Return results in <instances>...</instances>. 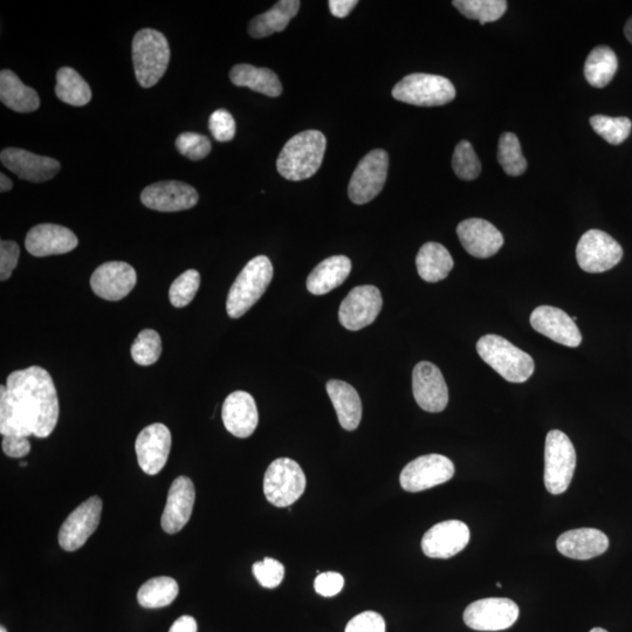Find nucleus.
<instances>
[{"instance_id": "obj_38", "label": "nucleus", "mask_w": 632, "mask_h": 632, "mask_svg": "<svg viewBox=\"0 0 632 632\" xmlns=\"http://www.w3.org/2000/svg\"><path fill=\"white\" fill-rule=\"evenodd\" d=\"M595 133L600 135L603 140L618 146L628 139L632 123L628 118H610V116L595 115L590 119Z\"/></svg>"}, {"instance_id": "obj_9", "label": "nucleus", "mask_w": 632, "mask_h": 632, "mask_svg": "<svg viewBox=\"0 0 632 632\" xmlns=\"http://www.w3.org/2000/svg\"><path fill=\"white\" fill-rule=\"evenodd\" d=\"M389 156L383 149H375L364 156L350 178L348 195L354 204L372 202L386 184Z\"/></svg>"}, {"instance_id": "obj_27", "label": "nucleus", "mask_w": 632, "mask_h": 632, "mask_svg": "<svg viewBox=\"0 0 632 632\" xmlns=\"http://www.w3.org/2000/svg\"><path fill=\"white\" fill-rule=\"evenodd\" d=\"M352 272V261L346 256H334L321 261L309 274L307 290L314 295H324L335 290Z\"/></svg>"}, {"instance_id": "obj_44", "label": "nucleus", "mask_w": 632, "mask_h": 632, "mask_svg": "<svg viewBox=\"0 0 632 632\" xmlns=\"http://www.w3.org/2000/svg\"><path fill=\"white\" fill-rule=\"evenodd\" d=\"M209 128L212 136L219 142H229L236 135V121L225 109H217L211 114Z\"/></svg>"}, {"instance_id": "obj_13", "label": "nucleus", "mask_w": 632, "mask_h": 632, "mask_svg": "<svg viewBox=\"0 0 632 632\" xmlns=\"http://www.w3.org/2000/svg\"><path fill=\"white\" fill-rule=\"evenodd\" d=\"M383 305L379 288L373 285L357 286L342 301L339 311L341 325L348 331L372 325L379 316Z\"/></svg>"}, {"instance_id": "obj_22", "label": "nucleus", "mask_w": 632, "mask_h": 632, "mask_svg": "<svg viewBox=\"0 0 632 632\" xmlns=\"http://www.w3.org/2000/svg\"><path fill=\"white\" fill-rule=\"evenodd\" d=\"M457 235L465 251L480 259L493 257L504 245L501 232L485 219H466L458 225Z\"/></svg>"}, {"instance_id": "obj_53", "label": "nucleus", "mask_w": 632, "mask_h": 632, "mask_svg": "<svg viewBox=\"0 0 632 632\" xmlns=\"http://www.w3.org/2000/svg\"><path fill=\"white\" fill-rule=\"evenodd\" d=\"M589 632H608V631L602 628H594L593 630H590Z\"/></svg>"}, {"instance_id": "obj_8", "label": "nucleus", "mask_w": 632, "mask_h": 632, "mask_svg": "<svg viewBox=\"0 0 632 632\" xmlns=\"http://www.w3.org/2000/svg\"><path fill=\"white\" fill-rule=\"evenodd\" d=\"M306 485V476L300 465L293 459L279 458L265 473L264 493L272 505L283 508L299 500Z\"/></svg>"}, {"instance_id": "obj_51", "label": "nucleus", "mask_w": 632, "mask_h": 632, "mask_svg": "<svg viewBox=\"0 0 632 632\" xmlns=\"http://www.w3.org/2000/svg\"><path fill=\"white\" fill-rule=\"evenodd\" d=\"M13 182L5 174L0 175V191L8 192L12 190Z\"/></svg>"}, {"instance_id": "obj_55", "label": "nucleus", "mask_w": 632, "mask_h": 632, "mask_svg": "<svg viewBox=\"0 0 632 632\" xmlns=\"http://www.w3.org/2000/svg\"><path fill=\"white\" fill-rule=\"evenodd\" d=\"M26 465H27V463H26V462H22V463H20V466H23V467H24V466H26Z\"/></svg>"}, {"instance_id": "obj_25", "label": "nucleus", "mask_w": 632, "mask_h": 632, "mask_svg": "<svg viewBox=\"0 0 632 632\" xmlns=\"http://www.w3.org/2000/svg\"><path fill=\"white\" fill-rule=\"evenodd\" d=\"M226 430L238 438L253 435L259 423L256 401L246 391L238 390L226 398L222 410Z\"/></svg>"}, {"instance_id": "obj_43", "label": "nucleus", "mask_w": 632, "mask_h": 632, "mask_svg": "<svg viewBox=\"0 0 632 632\" xmlns=\"http://www.w3.org/2000/svg\"><path fill=\"white\" fill-rule=\"evenodd\" d=\"M252 572L260 583L261 587L273 589L280 586L285 576V567L283 563L271 558H265L263 561L254 563Z\"/></svg>"}, {"instance_id": "obj_18", "label": "nucleus", "mask_w": 632, "mask_h": 632, "mask_svg": "<svg viewBox=\"0 0 632 632\" xmlns=\"http://www.w3.org/2000/svg\"><path fill=\"white\" fill-rule=\"evenodd\" d=\"M198 194L191 185L177 181L157 182L142 191L144 206L158 212H178L194 208Z\"/></svg>"}, {"instance_id": "obj_52", "label": "nucleus", "mask_w": 632, "mask_h": 632, "mask_svg": "<svg viewBox=\"0 0 632 632\" xmlns=\"http://www.w3.org/2000/svg\"><path fill=\"white\" fill-rule=\"evenodd\" d=\"M624 34L625 37H627V39L630 41V43L632 44V18H630L628 20V23L625 24L624 27Z\"/></svg>"}, {"instance_id": "obj_20", "label": "nucleus", "mask_w": 632, "mask_h": 632, "mask_svg": "<svg viewBox=\"0 0 632 632\" xmlns=\"http://www.w3.org/2000/svg\"><path fill=\"white\" fill-rule=\"evenodd\" d=\"M0 160L13 174L32 183L50 181L61 169L60 162L54 158L36 155L19 148L4 149L0 154Z\"/></svg>"}, {"instance_id": "obj_28", "label": "nucleus", "mask_w": 632, "mask_h": 632, "mask_svg": "<svg viewBox=\"0 0 632 632\" xmlns=\"http://www.w3.org/2000/svg\"><path fill=\"white\" fill-rule=\"evenodd\" d=\"M327 393L334 405L341 427L347 431L359 428L362 419V402L357 391L347 382L332 380L327 383Z\"/></svg>"}, {"instance_id": "obj_30", "label": "nucleus", "mask_w": 632, "mask_h": 632, "mask_svg": "<svg viewBox=\"0 0 632 632\" xmlns=\"http://www.w3.org/2000/svg\"><path fill=\"white\" fill-rule=\"evenodd\" d=\"M230 79L233 85L250 88L270 98H278L283 93V85L278 75L269 68L239 64L230 71Z\"/></svg>"}, {"instance_id": "obj_2", "label": "nucleus", "mask_w": 632, "mask_h": 632, "mask_svg": "<svg viewBox=\"0 0 632 632\" xmlns=\"http://www.w3.org/2000/svg\"><path fill=\"white\" fill-rule=\"evenodd\" d=\"M326 147V136L319 130H306L293 136L278 157L279 174L292 182L308 180L318 173Z\"/></svg>"}, {"instance_id": "obj_17", "label": "nucleus", "mask_w": 632, "mask_h": 632, "mask_svg": "<svg viewBox=\"0 0 632 632\" xmlns=\"http://www.w3.org/2000/svg\"><path fill=\"white\" fill-rule=\"evenodd\" d=\"M470 530L458 520L439 522L424 534L423 553L431 559H450L469 545Z\"/></svg>"}, {"instance_id": "obj_1", "label": "nucleus", "mask_w": 632, "mask_h": 632, "mask_svg": "<svg viewBox=\"0 0 632 632\" xmlns=\"http://www.w3.org/2000/svg\"><path fill=\"white\" fill-rule=\"evenodd\" d=\"M59 398L52 376L33 366L13 372L0 387V434L47 438L59 419Z\"/></svg>"}, {"instance_id": "obj_36", "label": "nucleus", "mask_w": 632, "mask_h": 632, "mask_svg": "<svg viewBox=\"0 0 632 632\" xmlns=\"http://www.w3.org/2000/svg\"><path fill=\"white\" fill-rule=\"evenodd\" d=\"M452 4L464 17L482 25L497 22L507 10L504 0H455Z\"/></svg>"}, {"instance_id": "obj_19", "label": "nucleus", "mask_w": 632, "mask_h": 632, "mask_svg": "<svg viewBox=\"0 0 632 632\" xmlns=\"http://www.w3.org/2000/svg\"><path fill=\"white\" fill-rule=\"evenodd\" d=\"M137 274L133 266L123 261H109L92 274L91 287L101 299L119 301L134 290Z\"/></svg>"}, {"instance_id": "obj_49", "label": "nucleus", "mask_w": 632, "mask_h": 632, "mask_svg": "<svg viewBox=\"0 0 632 632\" xmlns=\"http://www.w3.org/2000/svg\"><path fill=\"white\" fill-rule=\"evenodd\" d=\"M359 4L357 0H331L328 3L329 10L336 18H346L350 12L355 9V6Z\"/></svg>"}, {"instance_id": "obj_7", "label": "nucleus", "mask_w": 632, "mask_h": 632, "mask_svg": "<svg viewBox=\"0 0 632 632\" xmlns=\"http://www.w3.org/2000/svg\"><path fill=\"white\" fill-rule=\"evenodd\" d=\"M576 467V451L569 437L560 430L548 432L545 446V485L558 496L568 490Z\"/></svg>"}, {"instance_id": "obj_24", "label": "nucleus", "mask_w": 632, "mask_h": 632, "mask_svg": "<svg viewBox=\"0 0 632 632\" xmlns=\"http://www.w3.org/2000/svg\"><path fill=\"white\" fill-rule=\"evenodd\" d=\"M78 244V237L70 229L56 224L34 226L25 240L26 250L39 258L72 252Z\"/></svg>"}, {"instance_id": "obj_5", "label": "nucleus", "mask_w": 632, "mask_h": 632, "mask_svg": "<svg viewBox=\"0 0 632 632\" xmlns=\"http://www.w3.org/2000/svg\"><path fill=\"white\" fill-rule=\"evenodd\" d=\"M170 47L161 32L144 29L133 40V64L137 82L143 88H151L167 72Z\"/></svg>"}, {"instance_id": "obj_42", "label": "nucleus", "mask_w": 632, "mask_h": 632, "mask_svg": "<svg viewBox=\"0 0 632 632\" xmlns=\"http://www.w3.org/2000/svg\"><path fill=\"white\" fill-rule=\"evenodd\" d=\"M176 148L191 161L203 160L211 153L212 144L208 137L196 133H183L177 137Z\"/></svg>"}, {"instance_id": "obj_33", "label": "nucleus", "mask_w": 632, "mask_h": 632, "mask_svg": "<svg viewBox=\"0 0 632 632\" xmlns=\"http://www.w3.org/2000/svg\"><path fill=\"white\" fill-rule=\"evenodd\" d=\"M618 70L616 54L608 46H599L590 52L585 64V77L590 86L607 87Z\"/></svg>"}, {"instance_id": "obj_6", "label": "nucleus", "mask_w": 632, "mask_h": 632, "mask_svg": "<svg viewBox=\"0 0 632 632\" xmlns=\"http://www.w3.org/2000/svg\"><path fill=\"white\" fill-rule=\"evenodd\" d=\"M394 99L418 107L444 106L456 98V88L441 75L414 73L393 89Z\"/></svg>"}, {"instance_id": "obj_31", "label": "nucleus", "mask_w": 632, "mask_h": 632, "mask_svg": "<svg viewBox=\"0 0 632 632\" xmlns=\"http://www.w3.org/2000/svg\"><path fill=\"white\" fill-rule=\"evenodd\" d=\"M299 0H280L270 11L251 20L249 33L252 38L261 39L283 32L291 20L298 15Z\"/></svg>"}, {"instance_id": "obj_12", "label": "nucleus", "mask_w": 632, "mask_h": 632, "mask_svg": "<svg viewBox=\"0 0 632 632\" xmlns=\"http://www.w3.org/2000/svg\"><path fill=\"white\" fill-rule=\"evenodd\" d=\"M519 614L517 603L491 597L471 603L464 611V622L477 631H501L511 628Z\"/></svg>"}, {"instance_id": "obj_29", "label": "nucleus", "mask_w": 632, "mask_h": 632, "mask_svg": "<svg viewBox=\"0 0 632 632\" xmlns=\"http://www.w3.org/2000/svg\"><path fill=\"white\" fill-rule=\"evenodd\" d=\"M0 100L18 113L36 112L40 106L38 93L24 85L18 75L10 70L0 72Z\"/></svg>"}, {"instance_id": "obj_11", "label": "nucleus", "mask_w": 632, "mask_h": 632, "mask_svg": "<svg viewBox=\"0 0 632 632\" xmlns=\"http://www.w3.org/2000/svg\"><path fill=\"white\" fill-rule=\"evenodd\" d=\"M455 474V465L448 457L427 455L412 460L404 467L400 482L403 490L416 493L445 484Z\"/></svg>"}, {"instance_id": "obj_54", "label": "nucleus", "mask_w": 632, "mask_h": 632, "mask_svg": "<svg viewBox=\"0 0 632 632\" xmlns=\"http://www.w3.org/2000/svg\"><path fill=\"white\" fill-rule=\"evenodd\" d=\"M0 632H8L4 627H0Z\"/></svg>"}, {"instance_id": "obj_16", "label": "nucleus", "mask_w": 632, "mask_h": 632, "mask_svg": "<svg viewBox=\"0 0 632 632\" xmlns=\"http://www.w3.org/2000/svg\"><path fill=\"white\" fill-rule=\"evenodd\" d=\"M171 443V432L164 424H151L140 432L136 438L135 451L144 473L156 476L163 470L168 462Z\"/></svg>"}, {"instance_id": "obj_15", "label": "nucleus", "mask_w": 632, "mask_h": 632, "mask_svg": "<svg viewBox=\"0 0 632 632\" xmlns=\"http://www.w3.org/2000/svg\"><path fill=\"white\" fill-rule=\"evenodd\" d=\"M412 393L419 407L428 412H442L449 403V389L434 363L419 362L412 373Z\"/></svg>"}, {"instance_id": "obj_39", "label": "nucleus", "mask_w": 632, "mask_h": 632, "mask_svg": "<svg viewBox=\"0 0 632 632\" xmlns=\"http://www.w3.org/2000/svg\"><path fill=\"white\" fill-rule=\"evenodd\" d=\"M133 360L140 366L148 367L160 359L162 354V340L160 334L153 329H144L133 343Z\"/></svg>"}, {"instance_id": "obj_4", "label": "nucleus", "mask_w": 632, "mask_h": 632, "mask_svg": "<svg viewBox=\"0 0 632 632\" xmlns=\"http://www.w3.org/2000/svg\"><path fill=\"white\" fill-rule=\"evenodd\" d=\"M477 352L508 382L524 383L534 373L532 357L499 335L483 336L477 343Z\"/></svg>"}, {"instance_id": "obj_10", "label": "nucleus", "mask_w": 632, "mask_h": 632, "mask_svg": "<svg viewBox=\"0 0 632 632\" xmlns=\"http://www.w3.org/2000/svg\"><path fill=\"white\" fill-rule=\"evenodd\" d=\"M622 258V246L601 230L587 231L576 247L577 264L588 273H603L614 269Z\"/></svg>"}, {"instance_id": "obj_47", "label": "nucleus", "mask_w": 632, "mask_h": 632, "mask_svg": "<svg viewBox=\"0 0 632 632\" xmlns=\"http://www.w3.org/2000/svg\"><path fill=\"white\" fill-rule=\"evenodd\" d=\"M343 587H345V579L340 573H322L314 581L315 592L324 597L338 595Z\"/></svg>"}, {"instance_id": "obj_40", "label": "nucleus", "mask_w": 632, "mask_h": 632, "mask_svg": "<svg viewBox=\"0 0 632 632\" xmlns=\"http://www.w3.org/2000/svg\"><path fill=\"white\" fill-rule=\"evenodd\" d=\"M452 168L460 180L473 181L482 173V163L469 141L457 144L452 157Z\"/></svg>"}, {"instance_id": "obj_21", "label": "nucleus", "mask_w": 632, "mask_h": 632, "mask_svg": "<svg viewBox=\"0 0 632 632\" xmlns=\"http://www.w3.org/2000/svg\"><path fill=\"white\" fill-rule=\"evenodd\" d=\"M531 325L538 333L560 345L576 348L581 345L582 335L575 321L562 309L553 306L535 308Z\"/></svg>"}, {"instance_id": "obj_23", "label": "nucleus", "mask_w": 632, "mask_h": 632, "mask_svg": "<svg viewBox=\"0 0 632 632\" xmlns=\"http://www.w3.org/2000/svg\"><path fill=\"white\" fill-rule=\"evenodd\" d=\"M195 498V486L190 478L181 476L174 480L161 519L164 532L176 534L183 530L194 511Z\"/></svg>"}, {"instance_id": "obj_50", "label": "nucleus", "mask_w": 632, "mask_h": 632, "mask_svg": "<svg viewBox=\"0 0 632 632\" xmlns=\"http://www.w3.org/2000/svg\"><path fill=\"white\" fill-rule=\"evenodd\" d=\"M169 632H197V622L194 617L181 616L171 625Z\"/></svg>"}, {"instance_id": "obj_3", "label": "nucleus", "mask_w": 632, "mask_h": 632, "mask_svg": "<svg viewBox=\"0 0 632 632\" xmlns=\"http://www.w3.org/2000/svg\"><path fill=\"white\" fill-rule=\"evenodd\" d=\"M273 278V265L265 256L253 258L239 273L230 288L226 311L230 318L239 319L263 297Z\"/></svg>"}, {"instance_id": "obj_41", "label": "nucleus", "mask_w": 632, "mask_h": 632, "mask_svg": "<svg viewBox=\"0 0 632 632\" xmlns=\"http://www.w3.org/2000/svg\"><path fill=\"white\" fill-rule=\"evenodd\" d=\"M199 286H201V274L196 270L185 271L170 287L171 305L176 308L187 307L195 299Z\"/></svg>"}, {"instance_id": "obj_14", "label": "nucleus", "mask_w": 632, "mask_h": 632, "mask_svg": "<svg viewBox=\"0 0 632 632\" xmlns=\"http://www.w3.org/2000/svg\"><path fill=\"white\" fill-rule=\"evenodd\" d=\"M102 500L89 498L68 515L59 532V545L66 552L78 551L99 527Z\"/></svg>"}, {"instance_id": "obj_26", "label": "nucleus", "mask_w": 632, "mask_h": 632, "mask_svg": "<svg viewBox=\"0 0 632 632\" xmlns=\"http://www.w3.org/2000/svg\"><path fill=\"white\" fill-rule=\"evenodd\" d=\"M558 551L573 560H590L607 552L609 539L595 528H579L560 535Z\"/></svg>"}, {"instance_id": "obj_37", "label": "nucleus", "mask_w": 632, "mask_h": 632, "mask_svg": "<svg viewBox=\"0 0 632 632\" xmlns=\"http://www.w3.org/2000/svg\"><path fill=\"white\" fill-rule=\"evenodd\" d=\"M498 161L507 175L517 177L525 173L527 161L522 155L517 135L505 133L500 136Z\"/></svg>"}, {"instance_id": "obj_32", "label": "nucleus", "mask_w": 632, "mask_h": 632, "mask_svg": "<svg viewBox=\"0 0 632 632\" xmlns=\"http://www.w3.org/2000/svg\"><path fill=\"white\" fill-rule=\"evenodd\" d=\"M419 277L428 283H438L449 276L453 269L451 254L442 244H424L416 258Z\"/></svg>"}, {"instance_id": "obj_45", "label": "nucleus", "mask_w": 632, "mask_h": 632, "mask_svg": "<svg viewBox=\"0 0 632 632\" xmlns=\"http://www.w3.org/2000/svg\"><path fill=\"white\" fill-rule=\"evenodd\" d=\"M345 632H386V621L375 611H364L349 621Z\"/></svg>"}, {"instance_id": "obj_48", "label": "nucleus", "mask_w": 632, "mask_h": 632, "mask_svg": "<svg viewBox=\"0 0 632 632\" xmlns=\"http://www.w3.org/2000/svg\"><path fill=\"white\" fill-rule=\"evenodd\" d=\"M2 448L6 456L10 458H24L31 451L29 439L20 436H4Z\"/></svg>"}, {"instance_id": "obj_34", "label": "nucleus", "mask_w": 632, "mask_h": 632, "mask_svg": "<svg viewBox=\"0 0 632 632\" xmlns=\"http://www.w3.org/2000/svg\"><path fill=\"white\" fill-rule=\"evenodd\" d=\"M56 95L60 101L74 107L86 106L92 100L91 87L71 67H63L58 71Z\"/></svg>"}, {"instance_id": "obj_46", "label": "nucleus", "mask_w": 632, "mask_h": 632, "mask_svg": "<svg viewBox=\"0 0 632 632\" xmlns=\"http://www.w3.org/2000/svg\"><path fill=\"white\" fill-rule=\"evenodd\" d=\"M20 249L17 243L11 240H2L0 243V280L5 281L16 270Z\"/></svg>"}, {"instance_id": "obj_35", "label": "nucleus", "mask_w": 632, "mask_h": 632, "mask_svg": "<svg viewBox=\"0 0 632 632\" xmlns=\"http://www.w3.org/2000/svg\"><path fill=\"white\" fill-rule=\"evenodd\" d=\"M178 593H180V587L173 577H154L140 588L137 601L143 608H164L176 600Z\"/></svg>"}]
</instances>
